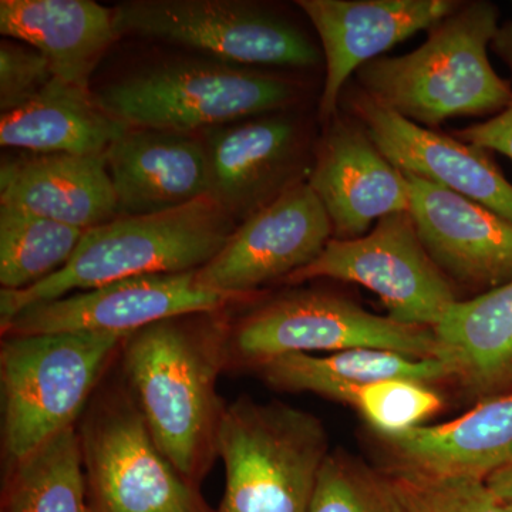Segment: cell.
Here are the masks:
<instances>
[{"label": "cell", "mask_w": 512, "mask_h": 512, "mask_svg": "<svg viewBox=\"0 0 512 512\" xmlns=\"http://www.w3.org/2000/svg\"><path fill=\"white\" fill-rule=\"evenodd\" d=\"M491 43H493L498 55L503 56L505 62L512 69V22L508 23L505 28H498Z\"/></svg>", "instance_id": "33"}, {"label": "cell", "mask_w": 512, "mask_h": 512, "mask_svg": "<svg viewBox=\"0 0 512 512\" xmlns=\"http://www.w3.org/2000/svg\"><path fill=\"white\" fill-rule=\"evenodd\" d=\"M353 409L380 436H392L423 426L443 409V399L430 384L387 379L359 390Z\"/></svg>", "instance_id": "29"}, {"label": "cell", "mask_w": 512, "mask_h": 512, "mask_svg": "<svg viewBox=\"0 0 512 512\" xmlns=\"http://www.w3.org/2000/svg\"><path fill=\"white\" fill-rule=\"evenodd\" d=\"M131 333L3 336V456L10 468L82 417Z\"/></svg>", "instance_id": "4"}, {"label": "cell", "mask_w": 512, "mask_h": 512, "mask_svg": "<svg viewBox=\"0 0 512 512\" xmlns=\"http://www.w3.org/2000/svg\"><path fill=\"white\" fill-rule=\"evenodd\" d=\"M433 332L461 393L478 403L512 392V281L458 301Z\"/></svg>", "instance_id": "21"}, {"label": "cell", "mask_w": 512, "mask_h": 512, "mask_svg": "<svg viewBox=\"0 0 512 512\" xmlns=\"http://www.w3.org/2000/svg\"><path fill=\"white\" fill-rule=\"evenodd\" d=\"M195 275L197 271L134 276L35 303L0 326L2 338L63 332L133 333L160 320L222 311L242 299L202 288Z\"/></svg>", "instance_id": "12"}, {"label": "cell", "mask_w": 512, "mask_h": 512, "mask_svg": "<svg viewBox=\"0 0 512 512\" xmlns=\"http://www.w3.org/2000/svg\"><path fill=\"white\" fill-rule=\"evenodd\" d=\"M127 130L89 90L55 77L36 99L2 114L0 144L36 154L104 156Z\"/></svg>", "instance_id": "23"}, {"label": "cell", "mask_w": 512, "mask_h": 512, "mask_svg": "<svg viewBox=\"0 0 512 512\" xmlns=\"http://www.w3.org/2000/svg\"><path fill=\"white\" fill-rule=\"evenodd\" d=\"M320 278L365 286L404 325L434 329L460 301L456 286L421 244L409 211L380 218L363 237L330 239L312 264L285 282Z\"/></svg>", "instance_id": "10"}, {"label": "cell", "mask_w": 512, "mask_h": 512, "mask_svg": "<svg viewBox=\"0 0 512 512\" xmlns=\"http://www.w3.org/2000/svg\"><path fill=\"white\" fill-rule=\"evenodd\" d=\"M2 512H94L79 427L60 431L8 468Z\"/></svg>", "instance_id": "25"}, {"label": "cell", "mask_w": 512, "mask_h": 512, "mask_svg": "<svg viewBox=\"0 0 512 512\" xmlns=\"http://www.w3.org/2000/svg\"><path fill=\"white\" fill-rule=\"evenodd\" d=\"M0 205L83 231L119 215L104 156L33 154L6 161L0 167Z\"/></svg>", "instance_id": "20"}, {"label": "cell", "mask_w": 512, "mask_h": 512, "mask_svg": "<svg viewBox=\"0 0 512 512\" xmlns=\"http://www.w3.org/2000/svg\"><path fill=\"white\" fill-rule=\"evenodd\" d=\"M332 238L328 212L302 181L242 221L195 279L202 288L245 298L312 264Z\"/></svg>", "instance_id": "11"}, {"label": "cell", "mask_w": 512, "mask_h": 512, "mask_svg": "<svg viewBox=\"0 0 512 512\" xmlns=\"http://www.w3.org/2000/svg\"><path fill=\"white\" fill-rule=\"evenodd\" d=\"M269 386L285 392H309L353 407L357 393L387 379L427 384L450 382L440 359H413L379 349H352L329 356L295 353L276 357L256 369Z\"/></svg>", "instance_id": "24"}, {"label": "cell", "mask_w": 512, "mask_h": 512, "mask_svg": "<svg viewBox=\"0 0 512 512\" xmlns=\"http://www.w3.org/2000/svg\"><path fill=\"white\" fill-rule=\"evenodd\" d=\"M379 349L413 359L437 357L433 329L366 311L338 293L302 289L258 306L229 326L227 369H258L276 357Z\"/></svg>", "instance_id": "6"}, {"label": "cell", "mask_w": 512, "mask_h": 512, "mask_svg": "<svg viewBox=\"0 0 512 512\" xmlns=\"http://www.w3.org/2000/svg\"><path fill=\"white\" fill-rule=\"evenodd\" d=\"M311 512H404L390 474L367 466L346 451H330Z\"/></svg>", "instance_id": "27"}, {"label": "cell", "mask_w": 512, "mask_h": 512, "mask_svg": "<svg viewBox=\"0 0 512 512\" xmlns=\"http://www.w3.org/2000/svg\"><path fill=\"white\" fill-rule=\"evenodd\" d=\"M210 195L245 221L302 183L305 137L291 117L269 116L207 134Z\"/></svg>", "instance_id": "17"}, {"label": "cell", "mask_w": 512, "mask_h": 512, "mask_svg": "<svg viewBox=\"0 0 512 512\" xmlns=\"http://www.w3.org/2000/svg\"><path fill=\"white\" fill-rule=\"evenodd\" d=\"M39 50L12 40L0 43V111L9 113L36 99L55 79Z\"/></svg>", "instance_id": "30"}, {"label": "cell", "mask_w": 512, "mask_h": 512, "mask_svg": "<svg viewBox=\"0 0 512 512\" xmlns=\"http://www.w3.org/2000/svg\"><path fill=\"white\" fill-rule=\"evenodd\" d=\"M330 451L328 431L312 413L239 397L218 436L225 490L217 512H311Z\"/></svg>", "instance_id": "5"}, {"label": "cell", "mask_w": 512, "mask_h": 512, "mask_svg": "<svg viewBox=\"0 0 512 512\" xmlns=\"http://www.w3.org/2000/svg\"><path fill=\"white\" fill-rule=\"evenodd\" d=\"M497 30L491 3L461 5L429 30L419 49L360 67L357 87L423 127L450 117L501 113L512 104V89L488 59Z\"/></svg>", "instance_id": "3"}, {"label": "cell", "mask_w": 512, "mask_h": 512, "mask_svg": "<svg viewBox=\"0 0 512 512\" xmlns=\"http://www.w3.org/2000/svg\"><path fill=\"white\" fill-rule=\"evenodd\" d=\"M218 312L160 320L121 346L123 380L151 436L192 485L218 456L225 406L217 380L227 369L229 326Z\"/></svg>", "instance_id": "1"}, {"label": "cell", "mask_w": 512, "mask_h": 512, "mask_svg": "<svg viewBox=\"0 0 512 512\" xmlns=\"http://www.w3.org/2000/svg\"><path fill=\"white\" fill-rule=\"evenodd\" d=\"M380 437L396 458V467L487 480L512 466V392L478 402L446 423Z\"/></svg>", "instance_id": "19"}, {"label": "cell", "mask_w": 512, "mask_h": 512, "mask_svg": "<svg viewBox=\"0 0 512 512\" xmlns=\"http://www.w3.org/2000/svg\"><path fill=\"white\" fill-rule=\"evenodd\" d=\"M308 184L328 212L335 239L363 237L373 221L410 210L406 175L352 116L328 121Z\"/></svg>", "instance_id": "16"}, {"label": "cell", "mask_w": 512, "mask_h": 512, "mask_svg": "<svg viewBox=\"0 0 512 512\" xmlns=\"http://www.w3.org/2000/svg\"><path fill=\"white\" fill-rule=\"evenodd\" d=\"M421 244L454 286L488 292L512 281V222L476 201L404 173Z\"/></svg>", "instance_id": "15"}, {"label": "cell", "mask_w": 512, "mask_h": 512, "mask_svg": "<svg viewBox=\"0 0 512 512\" xmlns=\"http://www.w3.org/2000/svg\"><path fill=\"white\" fill-rule=\"evenodd\" d=\"M404 512H512L485 480L433 476L394 467L390 473Z\"/></svg>", "instance_id": "28"}, {"label": "cell", "mask_w": 512, "mask_h": 512, "mask_svg": "<svg viewBox=\"0 0 512 512\" xmlns=\"http://www.w3.org/2000/svg\"><path fill=\"white\" fill-rule=\"evenodd\" d=\"M94 512H217L151 436L126 383H104L79 426Z\"/></svg>", "instance_id": "8"}, {"label": "cell", "mask_w": 512, "mask_h": 512, "mask_svg": "<svg viewBox=\"0 0 512 512\" xmlns=\"http://www.w3.org/2000/svg\"><path fill=\"white\" fill-rule=\"evenodd\" d=\"M104 161L120 217L160 214L210 195L205 146L185 134L128 128Z\"/></svg>", "instance_id": "18"}, {"label": "cell", "mask_w": 512, "mask_h": 512, "mask_svg": "<svg viewBox=\"0 0 512 512\" xmlns=\"http://www.w3.org/2000/svg\"><path fill=\"white\" fill-rule=\"evenodd\" d=\"M235 218L211 195L160 214L117 217L84 232L60 271L20 291L0 292V326L35 303L156 274L198 271L224 248Z\"/></svg>", "instance_id": "2"}, {"label": "cell", "mask_w": 512, "mask_h": 512, "mask_svg": "<svg viewBox=\"0 0 512 512\" xmlns=\"http://www.w3.org/2000/svg\"><path fill=\"white\" fill-rule=\"evenodd\" d=\"M72 227L0 205V284L20 291L39 284L70 261L84 235Z\"/></svg>", "instance_id": "26"}, {"label": "cell", "mask_w": 512, "mask_h": 512, "mask_svg": "<svg viewBox=\"0 0 512 512\" xmlns=\"http://www.w3.org/2000/svg\"><path fill=\"white\" fill-rule=\"evenodd\" d=\"M318 32L326 62L319 119L338 113L346 83L360 67L407 37L434 28L460 8L454 0H298Z\"/></svg>", "instance_id": "14"}, {"label": "cell", "mask_w": 512, "mask_h": 512, "mask_svg": "<svg viewBox=\"0 0 512 512\" xmlns=\"http://www.w3.org/2000/svg\"><path fill=\"white\" fill-rule=\"evenodd\" d=\"M454 137L485 151H498L512 160V104L491 120L457 130Z\"/></svg>", "instance_id": "31"}, {"label": "cell", "mask_w": 512, "mask_h": 512, "mask_svg": "<svg viewBox=\"0 0 512 512\" xmlns=\"http://www.w3.org/2000/svg\"><path fill=\"white\" fill-rule=\"evenodd\" d=\"M117 35L192 47L222 62L306 67L318 46L286 20L234 0H133L113 9Z\"/></svg>", "instance_id": "9"}, {"label": "cell", "mask_w": 512, "mask_h": 512, "mask_svg": "<svg viewBox=\"0 0 512 512\" xmlns=\"http://www.w3.org/2000/svg\"><path fill=\"white\" fill-rule=\"evenodd\" d=\"M343 103L387 160L512 222V184L487 151L400 116L355 86Z\"/></svg>", "instance_id": "13"}, {"label": "cell", "mask_w": 512, "mask_h": 512, "mask_svg": "<svg viewBox=\"0 0 512 512\" xmlns=\"http://www.w3.org/2000/svg\"><path fill=\"white\" fill-rule=\"evenodd\" d=\"M491 491L512 511V466L498 470L485 480Z\"/></svg>", "instance_id": "32"}, {"label": "cell", "mask_w": 512, "mask_h": 512, "mask_svg": "<svg viewBox=\"0 0 512 512\" xmlns=\"http://www.w3.org/2000/svg\"><path fill=\"white\" fill-rule=\"evenodd\" d=\"M295 86L278 76L227 64L173 63L109 84L101 109L134 130L185 134L264 116L295 101Z\"/></svg>", "instance_id": "7"}, {"label": "cell", "mask_w": 512, "mask_h": 512, "mask_svg": "<svg viewBox=\"0 0 512 512\" xmlns=\"http://www.w3.org/2000/svg\"><path fill=\"white\" fill-rule=\"evenodd\" d=\"M0 33L39 50L57 79L83 90L119 37L113 10L92 0H2Z\"/></svg>", "instance_id": "22"}]
</instances>
